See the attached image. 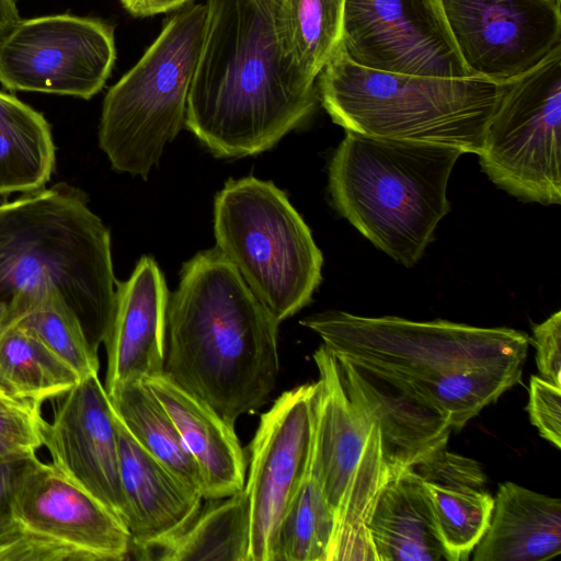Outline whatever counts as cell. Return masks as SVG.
Returning <instances> with one entry per match:
<instances>
[{
  "label": "cell",
  "mask_w": 561,
  "mask_h": 561,
  "mask_svg": "<svg viewBox=\"0 0 561 561\" xmlns=\"http://www.w3.org/2000/svg\"><path fill=\"white\" fill-rule=\"evenodd\" d=\"M116 284L108 229L82 191L57 183L0 204V304L9 323L57 296L98 351Z\"/></svg>",
  "instance_id": "obj_4"
},
{
  "label": "cell",
  "mask_w": 561,
  "mask_h": 561,
  "mask_svg": "<svg viewBox=\"0 0 561 561\" xmlns=\"http://www.w3.org/2000/svg\"><path fill=\"white\" fill-rule=\"evenodd\" d=\"M114 309L103 343L104 388H118L163 374L169 291L157 262L142 256L130 277L117 283Z\"/></svg>",
  "instance_id": "obj_17"
},
{
  "label": "cell",
  "mask_w": 561,
  "mask_h": 561,
  "mask_svg": "<svg viewBox=\"0 0 561 561\" xmlns=\"http://www.w3.org/2000/svg\"><path fill=\"white\" fill-rule=\"evenodd\" d=\"M184 125L214 156L274 147L317 102L287 39L282 0H207Z\"/></svg>",
  "instance_id": "obj_1"
},
{
  "label": "cell",
  "mask_w": 561,
  "mask_h": 561,
  "mask_svg": "<svg viewBox=\"0 0 561 561\" xmlns=\"http://www.w3.org/2000/svg\"><path fill=\"white\" fill-rule=\"evenodd\" d=\"M467 66L495 82L538 65L561 45V5L549 0H444Z\"/></svg>",
  "instance_id": "obj_15"
},
{
  "label": "cell",
  "mask_w": 561,
  "mask_h": 561,
  "mask_svg": "<svg viewBox=\"0 0 561 561\" xmlns=\"http://www.w3.org/2000/svg\"><path fill=\"white\" fill-rule=\"evenodd\" d=\"M526 409L540 436L561 448V387L531 376Z\"/></svg>",
  "instance_id": "obj_33"
},
{
  "label": "cell",
  "mask_w": 561,
  "mask_h": 561,
  "mask_svg": "<svg viewBox=\"0 0 561 561\" xmlns=\"http://www.w3.org/2000/svg\"><path fill=\"white\" fill-rule=\"evenodd\" d=\"M123 7L135 16H149L180 9L191 0H121Z\"/></svg>",
  "instance_id": "obj_36"
},
{
  "label": "cell",
  "mask_w": 561,
  "mask_h": 561,
  "mask_svg": "<svg viewBox=\"0 0 561 561\" xmlns=\"http://www.w3.org/2000/svg\"><path fill=\"white\" fill-rule=\"evenodd\" d=\"M79 381L77 373L28 330L8 323L0 333V396L43 404Z\"/></svg>",
  "instance_id": "obj_25"
},
{
  "label": "cell",
  "mask_w": 561,
  "mask_h": 561,
  "mask_svg": "<svg viewBox=\"0 0 561 561\" xmlns=\"http://www.w3.org/2000/svg\"><path fill=\"white\" fill-rule=\"evenodd\" d=\"M341 42L354 62L369 69L478 77L461 56L444 0H345Z\"/></svg>",
  "instance_id": "obj_12"
},
{
  "label": "cell",
  "mask_w": 561,
  "mask_h": 561,
  "mask_svg": "<svg viewBox=\"0 0 561 561\" xmlns=\"http://www.w3.org/2000/svg\"><path fill=\"white\" fill-rule=\"evenodd\" d=\"M549 1L561 5V0H549Z\"/></svg>",
  "instance_id": "obj_39"
},
{
  "label": "cell",
  "mask_w": 561,
  "mask_h": 561,
  "mask_svg": "<svg viewBox=\"0 0 561 561\" xmlns=\"http://www.w3.org/2000/svg\"><path fill=\"white\" fill-rule=\"evenodd\" d=\"M412 469L430 499L446 560H468L494 505L481 465L444 447Z\"/></svg>",
  "instance_id": "obj_20"
},
{
  "label": "cell",
  "mask_w": 561,
  "mask_h": 561,
  "mask_svg": "<svg viewBox=\"0 0 561 561\" xmlns=\"http://www.w3.org/2000/svg\"><path fill=\"white\" fill-rule=\"evenodd\" d=\"M536 364L540 377L561 387V311L533 327Z\"/></svg>",
  "instance_id": "obj_34"
},
{
  "label": "cell",
  "mask_w": 561,
  "mask_h": 561,
  "mask_svg": "<svg viewBox=\"0 0 561 561\" xmlns=\"http://www.w3.org/2000/svg\"><path fill=\"white\" fill-rule=\"evenodd\" d=\"M313 359L319 379L309 472L334 515L329 561H376L367 522L394 472L386 460L378 425L348 394L336 358L322 344Z\"/></svg>",
  "instance_id": "obj_9"
},
{
  "label": "cell",
  "mask_w": 561,
  "mask_h": 561,
  "mask_svg": "<svg viewBox=\"0 0 561 561\" xmlns=\"http://www.w3.org/2000/svg\"><path fill=\"white\" fill-rule=\"evenodd\" d=\"M25 459H0V524L11 518L10 499L16 474Z\"/></svg>",
  "instance_id": "obj_35"
},
{
  "label": "cell",
  "mask_w": 561,
  "mask_h": 561,
  "mask_svg": "<svg viewBox=\"0 0 561 561\" xmlns=\"http://www.w3.org/2000/svg\"><path fill=\"white\" fill-rule=\"evenodd\" d=\"M9 323L8 308L4 304H0V333Z\"/></svg>",
  "instance_id": "obj_38"
},
{
  "label": "cell",
  "mask_w": 561,
  "mask_h": 561,
  "mask_svg": "<svg viewBox=\"0 0 561 561\" xmlns=\"http://www.w3.org/2000/svg\"><path fill=\"white\" fill-rule=\"evenodd\" d=\"M0 561H81L72 550L35 536L9 518L0 524Z\"/></svg>",
  "instance_id": "obj_32"
},
{
  "label": "cell",
  "mask_w": 561,
  "mask_h": 561,
  "mask_svg": "<svg viewBox=\"0 0 561 561\" xmlns=\"http://www.w3.org/2000/svg\"><path fill=\"white\" fill-rule=\"evenodd\" d=\"M473 561H542L561 553V501L512 481L499 485Z\"/></svg>",
  "instance_id": "obj_22"
},
{
  "label": "cell",
  "mask_w": 561,
  "mask_h": 561,
  "mask_svg": "<svg viewBox=\"0 0 561 561\" xmlns=\"http://www.w3.org/2000/svg\"><path fill=\"white\" fill-rule=\"evenodd\" d=\"M146 382L165 408L198 467L203 497L217 500L241 491L245 461L234 425L164 374Z\"/></svg>",
  "instance_id": "obj_21"
},
{
  "label": "cell",
  "mask_w": 561,
  "mask_h": 561,
  "mask_svg": "<svg viewBox=\"0 0 561 561\" xmlns=\"http://www.w3.org/2000/svg\"><path fill=\"white\" fill-rule=\"evenodd\" d=\"M10 516L31 534L75 551L81 561L124 560L130 551L122 519L36 455L19 469Z\"/></svg>",
  "instance_id": "obj_14"
},
{
  "label": "cell",
  "mask_w": 561,
  "mask_h": 561,
  "mask_svg": "<svg viewBox=\"0 0 561 561\" xmlns=\"http://www.w3.org/2000/svg\"><path fill=\"white\" fill-rule=\"evenodd\" d=\"M336 360L348 394L378 425L386 460L394 473L447 447L453 428L440 409L378 373Z\"/></svg>",
  "instance_id": "obj_19"
},
{
  "label": "cell",
  "mask_w": 561,
  "mask_h": 561,
  "mask_svg": "<svg viewBox=\"0 0 561 561\" xmlns=\"http://www.w3.org/2000/svg\"><path fill=\"white\" fill-rule=\"evenodd\" d=\"M51 463L125 524L115 413L99 374L61 397L44 427Z\"/></svg>",
  "instance_id": "obj_16"
},
{
  "label": "cell",
  "mask_w": 561,
  "mask_h": 561,
  "mask_svg": "<svg viewBox=\"0 0 561 561\" xmlns=\"http://www.w3.org/2000/svg\"><path fill=\"white\" fill-rule=\"evenodd\" d=\"M317 383L283 392L261 415L248 481L249 561H272L278 524L308 474Z\"/></svg>",
  "instance_id": "obj_13"
},
{
  "label": "cell",
  "mask_w": 561,
  "mask_h": 561,
  "mask_svg": "<svg viewBox=\"0 0 561 561\" xmlns=\"http://www.w3.org/2000/svg\"><path fill=\"white\" fill-rule=\"evenodd\" d=\"M115 59L114 27L99 19H20L0 41V83L89 100L104 87Z\"/></svg>",
  "instance_id": "obj_11"
},
{
  "label": "cell",
  "mask_w": 561,
  "mask_h": 561,
  "mask_svg": "<svg viewBox=\"0 0 561 561\" xmlns=\"http://www.w3.org/2000/svg\"><path fill=\"white\" fill-rule=\"evenodd\" d=\"M345 0H282L291 54L316 80L342 38Z\"/></svg>",
  "instance_id": "obj_29"
},
{
  "label": "cell",
  "mask_w": 561,
  "mask_h": 561,
  "mask_svg": "<svg viewBox=\"0 0 561 561\" xmlns=\"http://www.w3.org/2000/svg\"><path fill=\"white\" fill-rule=\"evenodd\" d=\"M300 323L337 359L378 373L440 409L461 430L520 381L530 336L511 328L324 311Z\"/></svg>",
  "instance_id": "obj_2"
},
{
  "label": "cell",
  "mask_w": 561,
  "mask_h": 561,
  "mask_svg": "<svg viewBox=\"0 0 561 561\" xmlns=\"http://www.w3.org/2000/svg\"><path fill=\"white\" fill-rule=\"evenodd\" d=\"M459 148L345 130L329 167L337 211L376 248L412 267L448 214Z\"/></svg>",
  "instance_id": "obj_5"
},
{
  "label": "cell",
  "mask_w": 561,
  "mask_h": 561,
  "mask_svg": "<svg viewBox=\"0 0 561 561\" xmlns=\"http://www.w3.org/2000/svg\"><path fill=\"white\" fill-rule=\"evenodd\" d=\"M216 249L278 321L307 306L323 256L302 217L271 181L230 179L214 202Z\"/></svg>",
  "instance_id": "obj_7"
},
{
  "label": "cell",
  "mask_w": 561,
  "mask_h": 561,
  "mask_svg": "<svg viewBox=\"0 0 561 561\" xmlns=\"http://www.w3.org/2000/svg\"><path fill=\"white\" fill-rule=\"evenodd\" d=\"M206 4H185L106 93L99 144L112 168L147 178L185 122L207 26Z\"/></svg>",
  "instance_id": "obj_8"
},
{
  "label": "cell",
  "mask_w": 561,
  "mask_h": 561,
  "mask_svg": "<svg viewBox=\"0 0 561 561\" xmlns=\"http://www.w3.org/2000/svg\"><path fill=\"white\" fill-rule=\"evenodd\" d=\"M318 96L345 130L434 142L479 154L503 82L383 72L354 62L342 42L318 75Z\"/></svg>",
  "instance_id": "obj_6"
},
{
  "label": "cell",
  "mask_w": 561,
  "mask_h": 561,
  "mask_svg": "<svg viewBox=\"0 0 561 561\" xmlns=\"http://www.w3.org/2000/svg\"><path fill=\"white\" fill-rule=\"evenodd\" d=\"M278 324L216 248L199 252L168 301L163 374L234 425L275 387Z\"/></svg>",
  "instance_id": "obj_3"
},
{
  "label": "cell",
  "mask_w": 561,
  "mask_h": 561,
  "mask_svg": "<svg viewBox=\"0 0 561 561\" xmlns=\"http://www.w3.org/2000/svg\"><path fill=\"white\" fill-rule=\"evenodd\" d=\"M55 162L51 128L44 115L0 91V195L44 188Z\"/></svg>",
  "instance_id": "obj_24"
},
{
  "label": "cell",
  "mask_w": 561,
  "mask_h": 561,
  "mask_svg": "<svg viewBox=\"0 0 561 561\" xmlns=\"http://www.w3.org/2000/svg\"><path fill=\"white\" fill-rule=\"evenodd\" d=\"M45 424L42 403L0 396V459L35 456Z\"/></svg>",
  "instance_id": "obj_31"
},
{
  "label": "cell",
  "mask_w": 561,
  "mask_h": 561,
  "mask_svg": "<svg viewBox=\"0 0 561 561\" xmlns=\"http://www.w3.org/2000/svg\"><path fill=\"white\" fill-rule=\"evenodd\" d=\"M334 525L333 512L308 471L278 524L272 561H329Z\"/></svg>",
  "instance_id": "obj_28"
},
{
  "label": "cell",
  "mask_w": 561,
  "mask_h": 561,
  "mask_svg": "<svg viewBox=\"0 0 561 561\" xmlns=\"http://www.w3.org/2000/svg\"><path fill=\"white\" fill-rule=\"evenodd\" d=\"M19 0H0V41L19 22Z\"/></svg>",
  "instance_id": "obj_37"
},
{
  "label": "cell",
  "mask_w": 561,
  "mask_h": 561,
  "mask_svg": "<svg viewBox=\"0 0 561 561\" xmlns=\"http://www.w3.org/2000/svg\"><path fill=\"white\" fill-rule=\"evenodd\" d=\"M115 413V411H114ZM125 526L145 558L178 538L201 511L202 493L144 449L115 413Z\"/></svg>",
  "instance_id": "obj_18"
},
{
  "label": "cell",
  "mask_w": 561,
  "mask_h": 561,
  "mask_svg": "<svg viewBox=\"0 0 561 561\" xmlns=\"http://www.w3.org/2000/svg\"><path fill=\"white\" fill-rule=\"evenodd\" d=\"M10 323L33 333L80 379L99 374L98 351L90 344L75 312L59 297L39 301Z\"/></svg>",
  "instance_id": "obj_30"
},
{
  "label": "cell",
  "mask_w": 561,
  "mask_h": 561,
  "mask_svg": "<svg viewBox=\"0 0 561 561\" xmlns=\"http://www.w3.org/2000/svg\"><path fill=\"white\" fill-rule=\"evenodd\" d=\"M188 527L158 550L165 561H249L250 503L244 488L208 500Z\"/></svg>",
  "instance_id": "obj_26"
},
{
  "label": "cell",
  "mask_w": 561,
  "mask_h": 561,
  "mask_svg": "<svg viewBox=\"0 0 561 561\" xmlns=\"http://www.w3.org/2000/svg\"><path fill=\"white\" fill-rule=\"evenodd\" d=\"M112 407L135 440L203 495V480L178 428L146 381L127 383L111 396Z\"/></svg>",
  "instance_id": "obj_27"
},
{
  "label": "cell",
  "mask_w": 561,
  "mask_h": 561,
  "mask_svg": "<svg viewBox=\"0 0 561 561\" xmlns=\"http://www.w3.org/2000/svg\"><path fill=\"white\" fill-rule=\"evenodd\" d=\"M478 156L483 172L511 195L561 203V45L503 81Z\"/></svg>",
  "instance_id": "obj_10"
},
{
  "label": "cell",
  "mask_w": 561,
  "mask_h": 561,
  "mask_svg": "<svg viewBox=\"0 0 561 561\" xmlns=\"http://www.w3.org/2000/svg\"><path fill=\"white\" fill-rule=\"evenodd\" d=\"M367 530L376 561L446 560L430 499L412 468L383 485Z\"/></svg>",
  "instance_id": "obj_23"
}]
</instances>
